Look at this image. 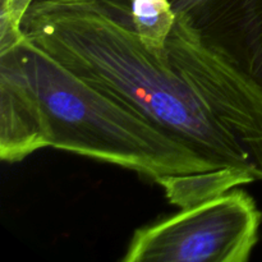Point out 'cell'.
Returning a JSON list of instances; mask_svg holds the SVG:
<instances>
[{
    "label": "cell",
    "mask_w": 262,
    "mask_h": 262,
    "mask_svg": "<svg viewBox=\"0 0 262 262\" xmlns=\"http://www.w3.org/2000/svg\"><path fill=\"white\" fill-rule=\"evenodd\" d=\"M31 43L176 137L216 168L258 179L252 160L165 58L147 50L122 0H36L22 22Z\"/></svg>",
    "instance_id": "obj_1"
},
{
    "label": "cell",
    "mask_w": 262,
    "mask_h": 262,
    "mask_svg": "<svg viewBox=\"0 0 262 262\" xmlns=\"http://www.w3.org/2000/svg\"><path fill=\"white\" fill-rule=\"evenodd\" d=\"M23 49L45 115L49 147L122 166L155 183L164 177L220 169L27 38Z\"/></svg>",
    "instance_id": "obj_2"
},
{
    "label": "cell",
    "mask_w": 262,
    "mask_h": 262,
    "mask_svg": "<svg viewBox=\"0 0 262 262\" xmlns=\"http://www.w3.org/2000/svg\"><path fill=\"white\" fill-rule=\"evenodd\" d=\"M261 219L253 197L237 187L137 229L122 261L246 262Z\"/></svg>",
    "instance_id": "obj_3"
},
{
    "label": "cell",
    "mask_w": 262,
    "mask_h": 262,
    "mask_svg": "<svg viewBox=\"0 0 262 262\" xmlns=\"http://www.w3.org/2000/svg\"><path fill=\"white\" fill-rule=\"evenodd\" d=\"M165 56L217 123L247 152L262 181L261 87L207 46L184 14H177Z\"/></svg>",
    "instance_id": "obj_4"
},
{
    "label": "cell",
    "mask_w": 262,
    "mask_h": 262,
    "mask_svg": "<svg viewBox=\"0 0 262 262\" xmlns=\"http://www.w3.org/2000/svg\"><path fill=\"white\" fill-rule=\"evenodd\" d=\"M45 147V115L22 41L0 51V159L18 163Z\"/></svg>",
    "instance_id": "obj_5"
},
{
    "label": "cell",
    "mask_w": 262,
    "mask_h": 262,
    "mask_svg": "<svg viewBox=\"0 0 262 262\" xmlns=\"http://www.w3.org/2000/svg\"><path fill=\"white\" fill-rule=\"evenodd\" d=\"M256 181L255 174L248 170L220 168L164 177L156 183L163 187L171 205L179 209H188Z\"/></svg>",
    "instance_id": "obj_6"
},
{
    "label": "cell",
    "mask_w": 262,
    "mask_h": 262,
    "mask_svg": "<svg viewBox=\"0 0 262 262\" xmlns=\"http://www.w3.org/2000/svg\"><path fill=\"white\" fill-rule=\"evenodd\" d=\"M132 23L143 45L165 58L166 41L177 22L171 0H129Z\"/></svg>",
    "instance_id": "obj_7"
},
{
    "label": "cell",
    "mask_w": 262,
    "mask_h": 262,
    "mask_svg": "<svg viewBox=\"0 0 262 262\" xmlns=\"http://www.w3.org/2000/svg\"><path fill=\"white\" fill-rule=\"evenodd\" d=\"M36 0H0V51L25 40L22 22Z\"/></svg>",
    "instance_id": "obj_8"
},
{
    "label": "cell",
    "mask_w": 262,
    "mask_h": 262,
    "mask_svg": "<svg viewBox=\"0 0 262 262\" xmlns=\"http://www.w3.org/2000/svg\"><path fill=\"white\" fill-rule=\"evenodd\" d=\"M171 2H173V0H171Z\"/></svg>",
    "instance_id": "obj_9"
}]
</instances>
